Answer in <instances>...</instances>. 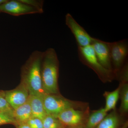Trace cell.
I'll use <instances>...</instances> for the list:
<instances>
[{
	"mask_svg": "<svg viewBox=\"0 0 128 128\" xmlns=\"http://www.w3.org/2000/svg\"><path fill=\"white\" fill-rule=\"evenodd\" d=\"M43 52H33L21 69V81L27 88L30 95L43 96L44 91L41 75Z\"/></svg>",
	"mask_w": 128,
	"mask_h": 128,
	"instance_id": "obj_1",
	"label": "cell"
},
{
	"mask_svg": "<svg viewBox=\"0 0 128 128\" xmlns=\"http://www.w3.org/2000/svg\"><path fill=\"white\" fill-rule=\"evenodd\" d=\"M59 66L58 59L54 49L48 48L43 52L41 75L43 87L46 94L58 93Z\"/></svg>",
	"mask_w": 128,
	"mask_h": 128,
	"instance_id": "obj_2",
	"label": "cell"
},
{
	"mask_svg": "<svg viewBox=\"0 0 128 128\" xmlns=\"http://www.w3.org/2000/svg\"><path fill=\"white\" fill-rule=\"evenodd\" d=\"M78 54L80 59L94 70L102 79L110 80L113 77L114 72L105 69L98 62L92 45L78 47Z\"/></svg>",
	"mask_w": 128,
	"mask_h": 128,
	"instance_id": "obj_3",
	"label": "cell"
},
{
	"mask_svg": "<svg viewBox=\"0 0 128 128\" xmlns=\"http://www.w3.org/2000/svg\"><path fill=\"white\" fill-rule=\"evenodd\" d=\"M43 101L46 114L57 118L62 112L74 106L71 101L56 94H46Z\"/></svg>",
	"mask_w": 128,
	"mask_h": 128,
	"instance_id": "obj_4",
	"label": "cell"
},
{
	"mask_svg": "<svg viewBox=\"0 0 128 128\" xmlns=\"http://www.w3.org/2000/svg\"><path fill=\"white\" fill-rule=\"evenodd\" d=\"M110 58L114 73L120 70L127 60L128 44L127 40L109 42Z\"/></svg>",
	"mask_w": 128,
	"mask_h": 128,
	"instance_id": "obj_5",
	"label": "cell"
},
{
	"mask_svg": "<svg viewBox=\"0 0 128 128\" xmlns=\"http://www.w3.org/2000/svg\"><path fill=\"white\" fill-rule=\"evenodd\" d=\"M66 24L75 37L78 47H84L91 45L93 38L78 24L71 14L67 13L65 16Z\"/></svg>",
	"mask_w": 128,
	"mask_h": 128,
	"instance_id": "obj_6",
	"label": "cell"
},
{
	"mask_svg": "<svg viewBox=\"0 0 128 128\" xmlns=\"http://www.w3.org/2000/svg\"><path fill=\"white\" fill-rule=\"evenodd\" d=\"M0 12L14 16L40 13L36 9L22 2L20 0H7L0 5Z\"/></svg>",
	"mask_w": 128,
	"mask_h": 128,
	"instance_id": "obj_7",
	"label": "cell"
},
{
	"mask_svg": "<svg viewBox=\"0 0 128 128\" xmlns=\"http://www.w3.org/2000/svg\"><path fill=\"white\" fill-rule=\"evenodd\" d=\"M4 92L6 100L14 110L26 103L30 96L27 88L21 82L15 89Z\"/></svg>",
	"mask_w": 128,
	"mask_h": 128,
	"instance_id": "obj_8",
	"label": "cell"
},
{
	"mask_svg": "<svg viewBox=\"0 0 128 128\" xmlns=\"http://www.w3.org/2000/svg\"><path fill=\"white\" fill-rule=\"evenodd\" d=\"M91 45L100 64L105 69L114 72L110 58L109 42L93 38Z\"/></svg>",
	"mask_w": 128,
	"mask_h": 128,
	"instance_id": "obj_9",
	"label": "cell"
},
{
	"mask_svg": "<svg viewBox=\"0 0 128 128\" xmlns=\"http://www.w3.org/2000/svg\"><path fill=\"white\" fill-rule=\"evenodd\" d=\"M83 117L82 111L71 108L62 112L57 118L64 125L76 126L82 122Z\"/></svg>",
	"mask_w": 128,
	"mask_h": 128,
	"instance_id": "obj_10",
	"label": "cell"
},
{
	"mask_svg": "<svg viewBox=\"0 0 128 128\" xmlns=\"http://www.w3.org/2000/svg\"><path fill=\"white\" fill-rule=\"evenodd\" d=\"M43 97L30 95L29 98L32 117L42 120L47 115L44 107Z\"/></svg>",
	"mask_w": 128,
	"mask_h": 128,
	"instance_id": "obj_11",
	"label": "cell"
},
{
	"mask_svg": "<svg viewBox=\"0 0 128 128\" xmlns=\"http://www.w3.org/2000/svg\"><path fill=\"white\" fill-rule=\"evenodd\" d=\"M14 116L17 124L26 123L32 118L29 99L26 103L14 110Z\"/></svg>",
	"mask_w": 128,
	"mask_h": 128,
	"instance_id": "obj_12",
	"label": "cell"
},
{
	"mask_svg": "<svg viewBox=\"0 0 128 128\" xmlns=\"http://www.w3.org/2000/svg\"><path fill=\"white\" fill-rule=\"evenodd\" d=\"M107 114L104 108L93 112L89 116L85 128H96Z\"/></svg>",
	"mask_w": 128,
	"mask_h": 128,
	"instance_id": "obj_13",
	"label": "cell"
},
{
	"mask_svg": "<svg viewBox=\"0 0 128 128\" xmlns=\"http://www.w3.org/2000/svg\"><path fill=\"white\" fill-rule=\"evenodd\" d=\"M121 86H120L116 90L111 92H106L105 95L106 104L105 108L107 112L112 110H114L116 107L118 100L120 94Z\"/></svg>",
	"mask_w": 128,
	"mask_h": 128,
	"instance_id": "obj_14",
	"label": "cell"
},
{
	"mask_svg": "<svg viewBox=\"0 0 128 128\" xmlns=\"http://www.w3.org/2000/svg\"><path fill=\"white\" fill-rule=\"evenodd\" d=\"M119 122V118L116 113L112 112L106 115L96 128H117Z\"/></svg>",
	"mask_w": 128,
	"mask_h": 128,
	"instance_id": "obj_15",
	"label": "cell"
},
{
	"mask_svg": "<svg viewBox=\"0 0 128 128\" xmlns=\"http://www.w3.org/2000/svg\"><path fill=\"white\" fill-rule=\"evenodd\" d=\"M122 80L123 84L121 85V104L120 112L122 113H126L128 111V80Z\"/></svg>",
	"mask_w": 128,
	"mask_h": 128,
	"instance_id": "obj_16",
	"label": "cell"
},
{
	"mask_svg": "<svg viewBox=\"0 0 128 128\" xmlns=\"http://www.w3.org/2000/svg\"><path fill=\"white\" fill-rule=\"evenodd\" d=\"M44 128H64V125L58 118L46 115L42 120Z\"/></svg>",
	"mask_w": 128,
	"mask_h": 128,
	"instance_id": "obj_17",
	"label": "cell"
},
{
	"mask_svg": "<svg viewBox=\"0 0 128 128\" xmlns=\"http://www.w3.org/2000/svg\"><path fill=\"white\" fill-rule=\"evenodd\" d=\"M14 124L16 126L17 122L14 118V111H1L0 112V126L3 124Z\"/></svg>",
	"mask_w": 128,
	"mask_h": 128,
	"instance_id": "obj_18",
	"label": "cell"
},
{
	"mask_svg": "<svg viewBox=\"0 0 128 128\" xmlns=\"http://www.w3.org/2000/svg\"><path fill=\"white\" fill-rule=\"evenodd\" d=\"M22 2L34 8L39 12L40 14L44 12V1L42 0H20Z\"/></svg>",
	"mask_w": 128,
	"mask_h": 128,
	"instance_id": "obj_19",
	"label": "cell"
},
{
	"mask_svg": "<svg viewBox=\"0 0 128 128\" xmlns=\"http://www.w3.org/2000/svg\"><path fill=\"white\" fill-rule=\"evenodd\" d=\"M1 111H14L6 100L4 91L3 90H0V112Z\"/></svg>",
	"mask_w": 128,
	"mask_h": 128,
	"instance_id": "obj_20",
	"label": "cell"
},
{
	"mask_svg": "<svg viewBox=\"0 0 128 128\" xmlns=\"http://www.w3.org/2000/svg\"><path fill=\"white\" fill-rule=\"evenodd\" d=\"M26 123L31 128H44L42 121L38 118L32 117Z\"/></svg>",
	"mask_w": 128,
	"mask_h": 128,
	"instance_id": "obj_21",
	"label": "cell"
},
{
	"mask_svg": "<svg viewBox=\"0 0 128 128\" xmlns=\"http://www.w3.org/2000/svg\"><path fill=\"white\" fill-rule=\"evenodd\" d=\"M16 126V128H31L27 123L18 124Z\"/></svg>",
	"mask_w": 128,
	"mask_h": 128,
	"instance_id": "obj_22",
	"label": "cell"
},
{
	"mask_svg": "<svg viewBox=\"0 0 128 128\" xmlns=\"http://www.w3.org/2000/svg\"><path fill=\"white\" fill-rule=\"evenodd\" d=\"M7 0H0V5L6 2Z\"/></svg>",
	"mask_w": 128,
	"mask_h": 128,
	"instance_id": "obj_23",
	"label": "cell"
}]
</instances>
